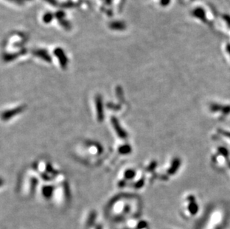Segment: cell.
I'll return each instance as SVG.
<instances>
[{
	"label": "cell",
	"mask_w": 230,
	"mask_h": 229,
	"mask_svg": "<svg viewBox=\"0 0 230 229\" xmlns=\"http://www.w3.org/2000/svg\"><path fill=\"white\" fill-rule=\"evenodd\" d=\"M23 110H24L23 106H18V107L11 109V110H6V111H4L1 114V118L3 121L10 120L11 118H13L14 116H16V115L21 113V112L23 111Z\"/></svg>",
	"instance_id": "cell-1"
},
{
	"label": "cell",
	"mask_w": 230,
	"mask_h": 229,
	"mask_svg": "<svg viewBox=\"0 0 230 229\" xmlns=\"http://www.w3.org/2000/svg\"><path fill=\"white\" fill-rule=\"evenodd\" d=\"M95 106L97 110V117L99 121H102L104 119V109L103 102L101 97H97L95 98Z\"/></svg>",
	"instance_id": "cell-2"
},
{
	"label": "cell",
	"mask_w": 230,
	"mask_h": 229,
	"mask_svg": "<svg viewBox=\"0 0 230 229\" xmlns=\"http://www.w3.org/2000/svg\"><path fill=\"white\" fill-rule=\"evenodd\" d=\"M111 122H112V124L113 125L114 129H115V130H116L117 135H118L119 137H121V138H125L126 133L123 129L121 128L119 123H118V121H117L116 118H113L112 119H111Z\"/></svg>",
	"instance_id": "cell-3"
},
{
	"label": "cell",
	"mask_w": 230,
	"mask_h": 229,
	"mask_svg": "<svg viewBox=\"0 0 230 229\" xmlns=\"http://www.w3.org/2000/svg\"><path fill=\"white\" fill-rule=\"evenodd\" d=\"M54 188L52 186H45L43 189V194L46 198H50L52 195Z\"/></svg>",
	"instance_id": "cell-4"
},
{
	"label": "cell",
	"mask_w": 230,
	"mask_h": 229,
	"mask_svg": "<svg viewBox=\"0 0 230 229\" xmlns=\"http://www.w3.org/2000/svg\"><path fill=\"white\" fill-rule=\"evenodd\" d=\"M95 217H96V214L95 213H92L91 214L90 216V218L88 219V225L89 226H91L92 225V223L94 222V221L95 220Z\"/></svg>",
	"instance_id": "cell-5"
},
{
	"label": "cell",
	"mask_w": 230,
	"mask_h": 229,
	"mask_svg": "<svg viewBox=\"0 0 230 229\" xmlns=\"http://www.w3.org/2000/svg\"><path fill=\"white\" fill-rule=\"evenodd\" d=\"M3 184H4V181H3V179H1V178H0V187L2 186Z\"/></svg>",
	"instance_id": "cell-6"
},
{
	"label": "cell",
	"mask_w": 230,
	"mask_h": 229,
	"mask_svg": "<svg viewBox=\"0 0 230 229\" xmlns=\"http://www.w3.org/2000/svg\"><path fill=\"white\" fill-rule=\"evenodd\" d=\"M96 229H102V227H101V226H97Z\"/></svg>",
	"instance_id": "cell-7"
}]
</instances>
